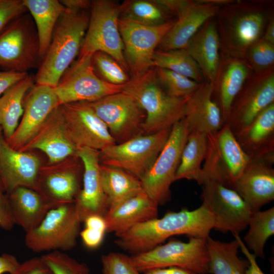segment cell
<instances>
[{
  "label": "cell",
  "instance_id": "836d02e7",
  "mask_svg": "<svg viewBox=\"0 0 274 274\" xmlns=\"http://www.w3.org/2000/svg\"><path fill=\"white\" fill-rule=\"evenodd\" d=\"M206 244L209 258L208 273L246 274L249 262L238 257L239 246L236 239L223 242L209 236Z\"/></svg>",
  "mask_w": 274,
  "mask_h": 274
},
{
  "label": "cell",
  "instance_id": "d6986e66",
  "mask_svg": "<svg viewBox=\"0 0 274 274\" xmlns=\"http://www.w3.org/2000/svg\"><path fill=\"white\" fill-rule=\"evenodd\" d=\"M99 154V151L86 147L79 148L76 151V155L84 166L83 188L75 201L81 222L91 215L105 217L109 209L101 183Z\"/></svg>",
  "mask_w": 274,
  "mask_h": 274
},
{
  "label": "cell",
  "instance_id": "2e32d148",
  "mask_svg": "<svg viewBox=\"0 0 274 274\" xmlns=\"http://www.w3.org/2000/svg\"><path fill=\"white\" fill-rule=\"evenodd\" d=\"M273 102L274 66L261 72H253L234 98L225 124L235 135Z\"/></svg>",
  "mask_w": 274,
  "mask_h": 274
},
{
  "label": "cell",
  "instance_id": "11a10c76",
  "mask_svg": "<svg viewBox=\"0 0 274 274\" xmlns=\"http://www.w3.org/2000/svg\"><path fill=\"white\" fill-rule=\"evenodd\" d=\"M0 191L5 192L2 181L0 178Z\"/></svg>",
  "mask_w": 274,
  "mask_h": 274
},
{
  "label": "cell",
  "instance_id": "f6af8a7d",
  "mask_svg": "<svg viewBox=\"0 0 274 274\" xmlns=\"http://www.w3.org/2000/svg\"><path fill=\"white\" fill-rule=\"evenodd\" d=\"M11 274H54L42 257H35L20 263Z\"/></svg>",
  "mask_w": 274,
  "mask_h": 274
},
{
  "label": "cell",
  "instance_id": "7402d4cb",
  "mask_svg": "<svg viewBox=\"0 0 274 274\" xmlns=\"http://www.w3.org/2000/svg\"><path fill=\"white\" fill-rule=\"evenodd\" d=\"M40 165L37 156L12 148L3 134L0 136V178L7 194L19 187L35 190Z\"/></svg>",
  "mask_w": 274,
  "mask_h": 274
},
{
  "label": "cell",
  "instance_id": "9c48e42d",
  "mask_svg": "<svg viewBox=\"0 0 274 274\" xmlns=\"http://www.w3.org/2000/svg\"><path fill=\"white\" fill-rule=\"evenodd\" d=\"M82 223L75 202L50 209L40 224L26 233L25 244L34 252L68 251L75 247Z\"/></svg>",
  "mask_w": 274,
  "mask_h": 274
},
{
  "label": "cell",
  "instance_id": "816d5d0a",
  "mask_svg": "<svg viewBox=\"0 0 274 274\" xmlns=\"http://www.w3.org/2000/svg\"><path fill=\"white\" fill-rule=\"evenodd\" d=\"M144 274H196L191 271L178 267L154 268L147 270Z\"/></svg>",
  "mask_w": 274,
  "mask_h": 274
},
{
  "label": "cell",
  "instance_id": "603a6c76",
  "mask_svg": "<svg viewBox=\"0 0 274 274\" xmlns=\"http://www.w3.org/2000/svg\"><path fill=\"white\" fill-rule=\"evenodd\" d=\"M32 149L43 151L51 163L76 155L77 149L67 134L60 106L51 113L37 133L20 151Z\"/></svg>",
  "mask_w": 274,
  "mask_h": 274
},
{
  "label": "cell",
  "instance_id": "e575fe53",
  "mask_svg": "<svg viewBox=\"0 0 274 274\" xmlns=\"http://www.w3.org/2000/svg\"><path fill=\"white\" fill-rule=\"evenodd\" d=\"M207 147V134L195 131L189 132L176 173L175 181L186 179L196 181L199 184Z\"/></svg>",
  "mask_w": 274,
  "mask_h": 274
},
{
  "label": "cell",
  "instance_id": "cb8c5ba5",
  "mask_svg": "<svg viewBox=\"0 0 274 274\" xmlns=\"http://www.w3.org/2000/svg\"><path fill=\"white\" fill-rule=\"evenodd\" d=\"M214 85L204 80L187 96L185 119L189 130L209 135L224 125L220 108L213 97Z\"/></svg>",
  "mask_w": 274,
  "mask_h": 274
},
{
  "label": "cell",
  "instance_id": "8992f818",
  "mask_svg": "<svg viewBox=\"0 0 274 274\" xmlns=\"http://www.w3.org/2000/svg\"><path fill=\"white\" fill-rule=\"evenodd\" d=\"M207 152L198 184L204 179H209L232 189L251 158L227 124L217 132L207 135Z\"/></svg>",
  "mask_w": 274,
  "mask_h": 274
},
{
  "label": "cell",
  "instance_id": "f1b7e54d",
  "mask_svg": "<svg viewBox=\"0 0 274 274\" xmlns=\"http://www.w3.org/2000/svg\"><path fill=\"white\" fill-rule=\"evenodd\" d=\"M76 166L41 173L36 190L55 207L75 202L81 190V172Z\"/></svg>",
  "mask_w": 274,
  "mask_h": 274
},
{
  "label": "cell",
  "instance_id": "6da1fadb",
  "mask_svg": "<svg viewBox=\"0 0 274 274\" xmlns=\"http://www.w3.org/2000/svg\"><path fill=\"white\" fill-rule=\"evenodd\" d=\"M214 227L213 216L201 204L193 210L168 212L160 218L137 224L117 236L115 243L133 255L148 251L176 235L207 238Z\"/></svg>",
  "mask_w": 274,
  "mask_h": 274
},
{
  "label": "cell",
  "instance_id": "7a4b0ae2",
  "mask_svg": "<svg viewBox=\"0 0 274 274\" xmlns=\"http://www.w3.org/2000/svg\"><path fill=\"white\" fill-rule=\"evenodd\" d=\"M273 3L268 1H233L219 8L215 19L221 57L245 60L248 48L263 36L273 13Z\"/></svg>",
  "mask_w": 274,
  "mask_h": 274
},
{
  "label": "cell",
  "instance_id": "7c38bea8",
  "mask_svg": "<svg viewBox=\"0 0 274 274\" xmlns=\"http://www.w3.org/2000/svg\"><path fill=\"white\" fill-rule=\"evenodd\" d=\"M87 102L105 124L116 144L143 134L146 113L136 100L125 91Z\"/></svg>",
  "mask_w": 274,
  "mask_h": 274
},
{
  "label": "cell",
  "instance_id": "5bb4252c",
  "mask_svg": "<svg viewBox=\"0 0 274 274\" xmlns=\"http://www.w3.org/2000/svg\"><path fill=\"white\" fill-rule=\"evenodd\" d=\"M175 21L170 19L161 25L147 26L119 17L118 27L130 77L140 75L153 67V54Z\"/></svg>",
  "mask_w": 274,
  "mask_h": 274
},
{
  "label": "cell",
  "instance_id": "f35d334b",
  "mask_svg": "<svg viewBox=\"0 0 274 274\" xmlns=\"http://www.w3.org/2000/svg\"><path fill=\"white\" fill-rule=\"evenodd\" d=\"M94 73L102 81L115 85H124L130 80L127 72L113 57L101 51L91 58Z\"/></svg>",
  "mask_w": 274,
  "mask_h": 274
},
{
  "label": "cell",
  "instance_id": "5b68a950",
  "mask_svg": "<svg viewBox=\"0 0 274 274\" xmlns=\"http://www.w3.org/2000/svg\"><path fill=\"white\" fill-rule=\"evenodd\" d=\"M89 20L78 57L105 52L129 73L124 56V46L118 27L120 4L110 0L92 1Z\"/></svg>",
  "mask_w": 274,
  "mask_h": 274
},
{
  "label": "cell",
  "instance_id": "ffe728a7",
  "mask_svg": "<svg viewBox=\"0 0 274 274\" xmlns=\"http://www.w3.org/2000/svg\"><path fill=\"white\" fill-rule=\"evenodd\" d=\"M219 8L206 0H182L176 14L177 19L156 50L184 49L204 23L216 16Z\"/></svg>",
  "mask_w": 274,
  "mask_h": 274
},
{
  "label": "cell",
  "instance_id": "83f0119b",
  "mask_svg": "<svg viewBox=\"0 0 274 274\" xmlns=\"http://www.w3.org/2000/svg\"><path fill=\"white\" fill-rule=\"evenodd\" d=\"M220 47L214 17L204 23L184 48L199 66L205 80L213 84L221 61Z\"/></svg>",
  "mask_w": 274,
  "mask_h": 274
},
{
  "label": "cell",
  "instance_id": "f5cc1de1",
  "mask_svg": "<svg viewBox=\"0 0 274 274\" xmlns=\"http://www.w3.org/2000/svg\"><path fill=\"white\" fill-rule=\"evenodd\" d=\"M66 8L74 10H88L90 9L92 1L88 0L59 1Z\"/></svg>",
  "mask_w": 274,
  "mask_h": 274
},
{
  "label": "cell",
  "instance_id": "4dcf8cb0",
  "mask_svg": "<svg viewBox=\"0 0 274 274\" xmlns=\"http://www.w3.org/2000/svg\"><path fill=\"white\" fill-rule=\"evenodd\" d=\"M35 23L42 60L48 51L56 25L65 9L57 0H23Z\"/></svg>",
  "mask_w": 274,
  "mask_h": 274
},
{
  "label": "cell",
  "instance_id": "db71d44e",
  "mask_svg": "<svg viewBox=\"0 0 274 274\" xmlns=\"http://www.w3.org/2000/svg\"><path fill=\"white\" fill-rule=\"evenodd\" d=\"M261 38L267 42L274 44L273 13H272L269 18L264 33Z\"/></svg>",
  "mask_w": 274,
  "mask_h": 274
},
{
  "label": "cell",
  "instance_id": "60d3db41",
  "mask_svg": "<svg viewBox=\"0 0 274 274\" xmlns=\"http://www.w3.org/2000/svg\"><path fill=\"white\" fill-rule=\"evenodd\" d=\"M245 60L255 73L274 66V44L261 38L248 48Z\"/></svg>",
  "mask_w": 274,
  "mask_h": 274
},
{
  "label": "cell",
  "instance_id": "1f68e13d",
  "mask_svg": "<svg viewBox=\"0 0 274 274\" xmlns=\"http://www.w3.org/2000/svg\"><path fill=\"white\" fill-rule=\"evenodd\" d=\"M99 171L109 211L143 190L140 180L123 169L100 163Z\"/></svg>",
  "mask_w": 274,
  "mask_h": 274
},
{
  "label": "cell",
  "instance_id": "277c9868",
  "mask_svg": "<svg viewBox=\"0 0 274 274\" xmlns=\"http://www.w3.org/2000/svg\"><path fill=\"white\" fill-rule=\"evenodd\" d=\"M123 90L133 96L146 113L142 135L170 129L185 117L187 97L178 98L167 94L157 79L154 67L130 77Z\"/></svg>",
  "mask_w": 274,
  "mask_h": 274
},
{
  "label": "cell",
  "instance_id": "e0dca14e",
  "mask_svg": "<svg viewBox=\"0 0 274 274\" xmlns=\"http://www.w3.org/2000/svg\"><path fill=\"white\" fill-rule=\"evenodd\" d=\"M67 134L77 150L101 151L116 144L109 129L86 101L60 106Z\"/></svg>",
  "mask_w": 274,
  "mask_h": 274
},
{
  "label": "cell",
  "instance_id": "52a82bcc",
  "mask_svg": "<svg viewBox=\"0 0 274 274\" xmlns=\"http://www.w3.org/2000/svg\"><path fill=\"white\" fill-rule=\"evenodd\" d=\"M206 239L189 237L188 242L171 239L143 253L131 256L141 272L168 267H178L196 274H207L209 258Z\"/></svg>",
  "mask_w": 274,
  "mask_h": 274
},
{
  "label": "cell",
  "instance_id": "c3c4849f",
  "mask_svg": "<svg viewBox=\"0 0 274 274\" xmlns=\"http://www.w3.org/2000/svg\"><path fill=\"white\" fill-rule=\"evenodd\" d=\"M27 75V73L14 71H0V97L8 89Z\"/></svg>",
  "mask_w": 274,
  "mask_h": 274
},
{
  "label": "cell",
  "instance_id": "d6a6232c",
  "mask_svg": "<svg viewBox=\"0 0 274 274\" xmlns=\"http://www.w3.org/2000/svg\"><path fill=\"white\" fill-rule=\"evenodd\" d=\"M34 84V77L28 74L8 89L0 97V126L6 140L16 129L24 112V98Z\"/></svg>",
  "mask_w": 274,
  "mask_h": 274
},
{
  "label": "cell",
  "instance_id": "f546056e",
  "mask_svg": "<svg viewBox=\"0 0 274 274\" xmlns=\"http://www.w3.org/2000/svg\"><path fill=\"white\" fill-rule=\"evenodd\" d=\"M15 223L26 232L37 227L55 206L38 191L19 187L7 194Z\"/></svg>",
  "mask_w": 274,
  "mask_h": 274
},
{
  "label": "cell",
  "instance_id": "d4e9b609",
  "mask_svg": "<svg viewBox=\"0 0 274 274\" xmlns=\"http://www.w3.org/2000/svg\"><path fill=\"white\" fill-rule=\"evenodd\" d=\"M234 136L251 159L274 161V102Z\"/></svg>",
  "mask_w": 274,
  "mask_h": 274
},
{
  "label": "cell",
  "instance_id": "7bdbcfd3",
  "mask_svg": "<svg viewBox=\"0 0 274 274\" xmlns=\"http://www.w3.org/2000/svg\"><path fill=\"white\" fill-rule=\"evenodd\" d=\"M102 274H141L131 256L119 252H110L101 257Z\"/></svg>",
  "mask_w": 274,
  "mask_h": 274
},
{
  "label": "cell",
  "instance_id": "ee69618b",
  "mask_svg": "<svg viewBox=\"0 0 274 274\" xmlns=\"http://www.w3.org/2000/svg\"><path fill=\"white\" fill-rule=\"evenodd\" d=\"M26 13L23 0H0V34L13 20Z\"/></svg>",
  "mask_w": 274,
  "mask_h": 274
},
{
  "label": "cell",
  "instance_id": "4fadbf2b",
  "mask_svg": "<svg viewBox=\"0 0 274 274\" xmlns=\"http://www.w3.org/2000/svg\"><path fill=\"white\" fill-rule=\"evenodd\" d=\"M202 204L212 214L214 229L222 233L239 235L247 227L253 212L234 189L209 179L199 184Z\"/></svg>",
  "mask_w": 274,
  "mask_h": 274
},
{
  "label": "cell",
  "instance_id": "8fae6325",
  "mask_svg": "<svg viewBox=\"0 0 274 274\" xmlns=\"http://www.w3.org/2000/svg\"><path fill=\"white\" fill-rule=\"evenodd\" d=\"M170 129L140 135L99 151L101 164L117 167L140 180L149 170L164 146Z\"/></svg>",
  "mask_w": 274,
  "mask_h": 274
},
{
  "label": "cell",
  "instance_id": "30bf717a",
  "mask_svg": "<svg viewBox=\"0 0 274 274\" xmlns=\"http://www.w3.org/2000/svg\"><path fill=\"white\" fill-rule=\"evenodd\" d=\"M189 132L184 118L176 123L154 163L140 179L143 191L158 205L170 199V186L175 181L176 173Z\"/></svg>",
  "mask_w": 274,
  "mask_h": 274
},
{
  "label": "cell",
  "instance_id": "ac0fdd59",
  "mask_svg": "<svg viewBox=\"0 0 274 274\" xmlns=\"http://www.w3.org/2000/svg\"><path fill=\"white\" fill-rule=\"evenodd\" d=\"M59 106L53 87L35 84L24 98L20 122L12 135L6 140L10 147L20 151Z\"/></svg>",
  "mask_w": 274,
  "mask_h": 274
},
{
  "label": "cell",
  "instance_id": "d590c367",
  "mask_svg": "<svg viewBox=\"0 0 274 274\" xmlns=\"http://www.w3.org/2000/svg\"><path fill=\"white\" fill-rule=\"evenodd\" d=\"M248 226V231L243 241L256 257L264 259L265 244L274 234V207L253 212Z\"/></svg>",
  "mask_w": 274,
  "mask_h": 274
},
{
  "label": "cell",
  "instance_id": "74e56055",
  "mask_svg": "<svg viewBox=\"0 0 274 274\" xmlns=\"http://www.w3.org/2000/svg\"><path fill=\"white\" fill-rule=\"evenodd\" d=\"M120 17L147 26L161 25L170 14L155 0H128L121 4Z\"/></svg>",
  "mask_w": 274,
  "mask_h": 274
},
{
  "label": "cell",
  "instance_id": "bcb514c9",
  "mask_svg": "<svg viewBox=\"0 0 274 274\" xmlns=\"http://www.w3.org/2000/svg\"><path fill=\"white\" fill-rule=\"evenodd\" d=\"M15 224L7 194L0 191V227L10 230Z\"/></svg>",
  "mask_w": 274,
  "mask_h": 274
},
{
  "label": "cell",
  "instance_id": "484cf974",
  "mask_svg": "<svg viewBox=\"0 0 274 274\" xmlns=\"http://www.w3.org/2000/svg\"><path fill=\"white\" fill-rule=\"evenodd\" d=\"M253 72L245 60L221 57L213 84V97L220 108L224 124L234 98Z\"/></svg>",
  "mask_w": 274,
  "mask_h": 274
},
{
  "label": "cell",
  "instance_id": "f907efd6",
  "mask_svg": "<svg viewBox=\"0 0 274 274\" xmlns=\"http://www.w3.org/2000/svg\"><path fill=\"white\" fill-rule=\"evenodd\" d=\"M20 263L16 258L11 254H3L0 255V274L13 273L18 267Z\"/></svg>",
  "mask_w": 274,
  "mask_h": 274
},
{
  "label": "cell",
  "instance_id": "3957f363",
  "mask_svg": "<svg viewBox=\"0 0 274 274\" xmlns=\"http://www.w3.org/2000/svg\"><path fill=\"white\" fill-rule=\"evenodd\" d=\"M87 10L65 8L54 30L50 44L36 76V84L55 87L60 77L79 55L87 29Z\"/></svg>",
  "mask_w": 274,
  "mask_h": 274
},
{
  "label": "cell",
  "instance_id": "b9f144b4",
  "mask_svg": "<svg viewBox=\"0 0 274 274\" xmlns=\"http://www.w3.org/2000/svg\"><path fill=\"white\" fill-rule=\"evenodd\" d=\"M54 274H90L88 265L60 251H53L42 256Z\"/></svg>",
  "mask_w": 274,
  "mask_h": 274
},
{
  "label": "cell",
  "instance_id": "7dc6e473",
  "mask_svg": "<svg viewBox=\"0 0 274 274\" xmlns=\"http://www.w3.org/2000/svg\"><path fill=\"white\" fill-rule=\"evenodd\" d=\"M106 232L92 227H85L80 232L84 244L88 248L95 249L101 244Z\"/></svg>",
  "mask_w": 274,
  "mask_h": 274
},
{
  "label": "cell",
  "instance_id": "681fc988",
  "mask_svg": "<svg viewBox=\"0 0 274 274\" xmlns=\"http://www.w3.org/2000/svg\"><path fill=\"white\" fill-rule=\"evenodd\" d=\"M238 242L239 248L249 262L246 274H265L258 266L256 257L248 249L239 235H233Z\"/></svg>",
  "mask_w": 274,
  "mask_h": 274
},
{
  "label": "cell",
  "instance_id": "4316f807",
  "mask_svg": "<svg viewBox=\"0 0 274 274\" xmlns=\"http://www.w3.org/2000/svg\"><path fill=\"white\" fill-rule=\"evenodd\" d=\"M159 205L143 190L105 215L107 231L118 236L134 226L158 217Z\"/></svg>",
  "mask_w": 274,
  "mask_h": 274
},
{
  "label": "cell",
  "instance_id": "ab89813d",
  "mask_svg": "<svg viewBox=\"0 0 274 274\" xmlns=\"http://www.w3.org/2000/svg\"><path fill=\"white\" fill-rule=\"evenodd\" d=\"M157 79L165 92L173 97H186L195 91L200 83L171 71L155 67Z\"/></svg>",
  "mask_w": 274,
  "mask_h": 274
},
{
  "label": "cell",
  "instance_id": "ba28073f",
  "mask_svg": "<svg viewBox=\"0 0 274 274\" xmlns=\"http://www.w3.org/2000/svg\"><path fill=\"white\" fill-rule=\"evenodd\" d=\"M42 62L37 32L28 13L13 20L0 34V66L27 73Z\"/></svg>",
  "mask_w": 274,
  "mask_h": 274
},
{
  "label": "cell",
  "instance_id": "9f6ffc18",
  "mask_svg": "<svg viewBox=\"0 0 274 274\" xmlns=\"http://www.w3.org/2000/svg\"><path fill=\"white\" fill-rule=\"evenodd\" d=\"M3 134L2 129L1 127L0 126V136Z\"/></svg>",
  "mask_w": 274,
  "mask_h": 274
},
{
  "label": "cell",
  "instance_id": "44dd1931",
  "mask_svg": "<svg viewBox=\"0 0 274 274\" xmlns=\"http://www.w3.org/2000/svg\"><path fill=\"white\" fill-rule=\"evenodd\" d=\"M274 161L252 159L234 182L232 189L253 212L274 199Z\"/></svg>",
  "mask_w": 274,
  "mask_h": 274
},
{
  "label": "cell",
  "instance_id": "9a60e30c",
  "mask_svg": "<svg viewBox=\"0 0 274 274\" xmlns=\"http://www.w3.org/2000/svg\"><path fill=\"white\" fill-rule=\"evenodd\" d=\"M91 58L92 56L78 57L62 75L53 88L59 106L93 101L123 90L124 85L108 83L97 76Z\"/></svg>",
  "mask_w": 274,
  "mask_h": 274
},
{
  "label": "cell",
  "instance_id": "8d00e7d4",
  "mask_svg": "<svg viewBox=\"0 0 274 274\" xmlns=\"http://www.w3.org/2000/svg\"><path fill=\"white\" fill-rule=\"evenodd\" d=\"M153 65L171 71L199 83L205 80L199 66L185 49L156 50L153 56Z\"/></svg>",
  "mask_w": 274,
  "mask_h": 274
}]
</instances>
